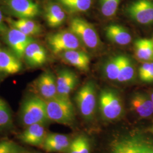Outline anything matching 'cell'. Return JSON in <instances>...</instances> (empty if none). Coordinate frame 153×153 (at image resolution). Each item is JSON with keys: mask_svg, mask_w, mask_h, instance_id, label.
Instances as JSON below:
<instances>
[{"mask_svg": "<svg viewBox=\"0 0 153 153\" xmlns=\"http://www.w3.org/2000/svg\"><path fill=\"white\" fill-rule=\"evenodd\" d=\"M45 101L49 120L64 125H71L73 123L75 112L69 97L57 94L55 97Z\"/></svg>", "mask_w": 153, "mask_h": 153, "instance_id": "6da1fadb", "label": "cell"}, {"mask_svg": "<svg viewBox=\"0 0 153 153\" xmlns=\"http://www.w3.org/2000/svg\"><path fill=\"white\" fill-rule=\"evenodd\" d=\"M20 119L23 125L26 126L47 123L49 119L45 100L35 95L26 99L21 108Z\"/></svg>", "mask_w": 153, "mask_h": 153, "instance_id": "7a4b0ae2", "label": "cell"}, {"mask_svg": "<svg viewBox=\"0 0 153 153\" xmlns=\"http://www.w3.org/2000/svg\"><path fill=\"white\" fill-rule=\"evenodd\" d=\"M69 30L79 40L81 44L92 50L100 47L101 42L98 33L93 25L79 17L72 18L69 24Z\"/></svg>", "mask_w": 153, "mask_h": 153, "instance_id": "3957f363", "label": "cell"}, {"mask_svg": "<svg viewBox=\"0 0 153 153\" xmlns=\"http://www.w3.org/2000/svg\"><path fill=\"white\" fill-rule=\"evenodd\" d=\"M99 104L103 117L108 120L118 119L123 112L121 98L113 89L105 88L101 91L99 97Z\"/></svg>", "mask_w": 153, "mask_h": 153, "instance_id": "277c9868", "label": "cell"}, {"mask_svg": "<svg viewBox=\"0 0 153 153\" xmlns=\"http://www.w3.org/2000/svg\"><path fill=\"white\" fill-rule=\"evenodd\" d=\"M132 21L142 25L153 24V0H131L124 9Z\"/></svg>", "mask_w": 153, "mask_h": 153, "instance_id": "5b68a950", "label": "cell"}, {"mask_svg": "<svg viewBox=\"0 0 153 153\" xmlns=\"http://www.w3.org/2000/svg\"><path fill=\"white\" fill-rule=\"evenodd\" d=\"M47 42L50 49L55 54L79 49L81 44L78 38L70 30L50 33L47 38Z\"/></svg>", "mask_w": 153, "mask_h": 153, "instance_id": "8992f818", "label": "cell"}, {"mask_svg": "<svg viewBox=\"0 0 153 153\" xmlns=\"http://www.w3.org/2000/svg\"><path fill=\"white\" fill-rule=\"evenodd\" d=\"M76 101L82 116L86 120H91L96 107L95 86L92 81L86 82L76 93Z\"/></svg>", "mask_w": 153, "mask_h": 153, "instance_id": "52a82bcc", "label": "cell"}, {"mask_svg": "<svg viewBox=\"0 0 153 153\" xmlns=\"http://www.w3.org/2000/svg\"><path fill=\"white\" fill-rule=\"evenodd\" d=\"M6 9L18 18L33 19L38 16L40 8L33 0H4Z\"/></svg>", "mask_w": 153, "mask_h": 153, "instance_id": "ba28073f", "label": "cell"}, {"mask_svg": "<svg viewBox=\"0 0 153 153\" xmlns=\"http://www.w3.org/2000/svg\"><path fill=\"white\" fill-rule=\"evenodd\" d=\"M5 40L11 52L20 60L23 57L27 47L34 41L32 36H28L13 27L6 29Z\"/></svg>", "mask_w": 153, "mask_h": 153, "instance_id": "9c48e42d", "label": "cell"}, {"mask_svg": "<svg viewBox=\"0 0 153 153\" xmlns=\"http://www.w3.org/2000/svg\"><path fill=\"white\" fill-rule=\"evenodd\" d=\"M35 88L42 98L48 100L57 95L56 78L50 71L42 73L36 81Z\"/></svg>", "mask_w": 153, "mask_h": 153, "instance_id": "30bf717a", "label": "cell"}, {"mask_svg": "<svg viewBox=\"0 0 153 153\" xmlns=\"http://www.w3.org/2000/svg\"><path fill=\"white\" fill-rule=\"evenodd\" d=\"M56 78L57 94L64 97H69L78 81L76 74L68 69L59 71Z\"/></svg>", "mask_w": 153, "mask_h": 153, "instance_id": "8fae6325", "label": "cell"}, {"mask_svg": "<svg viewBox=\"0 0 153 153\" xmlns=\"http://www.w3.org/2000/svg\"><path fill=\"white\" fill-rule=\"evenodd\" d=\"M130 104L132 110L141 117H148L153 114V103L150 96L137 92L131 96Z\"/></svg>", "mask_w": 153, "mask_h": 153, "instance_id": "7c38bea8", "label": "cell"}, {"mask_svg": "<svg viewBox=\"0 0 153 153\" xmlns=\"http://www.w3.org/2000/svg\"><path fill=\"white\" fill-rule=\"evenodd\" d=\"M59 55L61 59L66 63L81 71H88L90 59L86 52L79 49H76L65 51Z\"/></svg>", "mask_w": 153, "mask_h": 153, "instance_id": "4fadbf2b", "label": "cell"}, {"mask_svg": "<svg viewBox=\"0 0 153 153\" xmlns=\"http://www.w3.org/2000/svg\"><path fill=\"white\" fill-rule=\"evenodd\" d=\"M44 124H35L27 126L19 136L22 142L34 146H42L47 136Z\"/></svg>", "mask_w": 153, "mask_h": 153, "instance_id": "5bb4252c", "label": "cell"}, {"mask_svg": "<svg viewBox=\"0 0 153 153\" xmlns=\"http://www.w3.org/2000/svg\"><path fill=\"white\" fill-rule=\"evenodd\" d=\"M23 58L28 65L31 67L40 66L47 61V53L42 45L33 41L26 48Z\"/></svg>", "mask_w": 153, "mask_h": 153, "instance_id": "9a60e30c", "label": "cell"}, {"mask_svg": "<svg viewBox=\"0 0 153 153\" xmlns=\"http://www.w3.org/2000/svg\"><path fill=\"white\" fill-rule=\"evenodd\" d=\"M71 140L67 136L59 133L47 134L42 147L47 152H64L68 150Z\"/></svg>", "mask_w": 153, "mask_h": 153, "instance_id": "2e32d148", "label": "cell"}, {"mask_svg": "<svg viewBox=\"0 0 153 153\" xmlns=\"http://www.w3.org/2000/svg\"><path fill=\"white\" fill-rule=\"evenodd\" d=\"M22 65L20 59L10 50L0 48V71L14 74L21 71Z\"/></svg>", "mask_w": 153, "mask_h": 153, "instance_id": "e0dca14e", "label": "cell"}, {"mask_svg": "<svg viewBox=\"0 0 153 153\" xmlns=\"http://www.w3.org/2000/svg\"><path fill=\"white\" fill-rule=\"evenodd\" d=\"M44 16L48 25L51 27L60 26L66 19L64 9L59 4L49 2L45 7Z\"/></svg>", "mask_w": 153, "mask_h": 153, "instance_id": "ac0fdd59", "label": "cell"}, {"mask_svg": "<svg viewBox=\"0 0 153 153\" xmlns=\"http://www.w3.org/2000/svg\"><path fill=\"white\" fill-rule=\"evenodd\" d=\"M105 36L112 42L119 45H126L131 41V33L127 28L118 24H111L105 28Z\"/></svg>", "mask_w": 153, "mask_h": 153, "instance_id": "d6986e66", "label": "cell"}, {"mask_svg": "<svg viewBox=\"0 0 153 153\" xmlns=\"http://www.w3.org/2000/svg\"><path fill=\"white\" fill-rule=\"evenodd\" d=\"M134 53L141 62H153V40L152 39L140 38L134 43Z\"/></svg>", "mask_w": 153, "mask_h": 153, "instance_id": "ffe728a7", "label": "cell"}, {"mask_svg": "<svg viewBox=\"0 0 153 153\" xmlns=\"http://www.w3.org/2000/svg\"><path fill=\"white\" fill-rule=\"evenodd\" d=\"M7 21L11 27L15 28L30 36L38 35L42 31L40 25L38 23L33 21L32 19L18 18L15 20L8 18Z\"/></svg>", "mask_w": 153, "mask_h": 153, "instance_id": "44dd1931", "label": "cell"}, {"mask_svg": "<svg viewBox=\"0 0 153 153\" xmlns=\"http://www.w3.org/2000/svg\"><path fill=\"white\" fill-rule=\"evenodd\" d=\"M136 76L135 65L131 59L126 55H121L120 66L117 82L127 83L132 81Z\"/></svg>", "mask_w": 153, "mask_h": 153, "instance_id": "7402d4cb", "label": "cell"}, {"mask_svg": "<svg viewBox=\"0 0 153 153\" xmlns=\"http://www.w3.org/2000/svg\"><path fill=\"white\" fill-rule=\"evenodd\" d=\"M65 10L71 14L85 13L90 9L93 0H56Z\"/></svg>", "mask_w": 153, "mask_h": 153, "instance_id": "603a6c76", "label": "cell"}, {"mask_svg": "<svg viewBox=\"0 0 153 153\" xmlns=\"http://www.w3.org/2000/svg\"><path fill=\"white\" fill-rule=\"evenodd\" d=\"M121 55H116L108 59L103 67L104 76L110 81H117L120 66Z\"/></svg>", "mask_w": 153, "mask_h": 153, "instance_id": "cb8c5ba5", "label": "cell"}, {"mask_svg": "<svg viewBox=\"0 0 153 153\" xmlns=\"http://www.w3.org/2000/svg\"><path fill=\"white\" fill-rule=\"evenodd\" d=\"M121 0H99V10L103 16L111 18L115 16Z\"/></svg>", "mask_w": 153, "mask_h": 153, "instance_id": "d4e9b609", "label": "cell"}, {"mask_svg": "<svg viewBox=\"0 0 153 153\" xmlns=\"http://www.w3.org/2000/svg\"><path fill=\"white\" fill-rule=\"evenodd\" d=\"M90 143L87 137L79 136L71 142L68 153H90Z\"/></svg>", "mask_w": 153, "mask_h": 153, "instance_id": "484cf974", "label": "cell"}, {"mask_svg": "<svg viewBox=\"0 0 153 153\" xmlns=\"http://www.w3.org/2000/svg\"><path fill=\"white\" fill-rule=\"evenodd\" d=\"M12 124L10 109L5 102L0 98V128H8Z\"/></svg>", "mask_w": 153, "mask_h": 153, "instance_id": "4316f807", "label": "cell"}, {"mask_svg": "<svg viewBox=\"0 0 153 153\" xmlns=\"http://www.w3.org/2000/svg\"><path fill=\"white\" fill-rule=\"evenodd\" d=\"M138 75L142 82H153V62H143L139 68Z\"/></svg>", "mask_w": 153, "mask_h": 153, "instance_id": "83f0119b", "label": "cell"}, {"mask_svg": "<svg viewBox=\"0 0 153 153\" xmlns=\"http://www.w3.org/2000/svg\"><path fill=\"white\" fill-rule=\"evenodd\" d=\"M0 153H29L27 150L10 141L0 142Z\"/></svg>", "mask_w": 153, "mask_h": 153, "instance_id": "f1b7e54d", "label": "cell"}, {"mask_svg": "<svg viewBox=\"0 0 153 153\" xmlns=\"http://www.w3.org/2000/svg\"><path fill=\"white\" fill-rule=\"evenodd\" d=\"M6 29L7 28L4 23L3 14H2L1 10L0 9V34H2L3 33H5Z\"/></svg>", "mask_w": 153, "mask_h": 153, "instance_id": "f546056e", "label": "cell"}, {"mask_svg": "<svg viewBox=\"0 0 153 153\" xmlns=\"http://www.w3.org/2000/svg\"><path fill=\"white\" fill-rule=\"evenodd\" d=\"M150 99H151V100H152V102H153V90L150 93Z\"/></svg>", "mask_w": 153, "mask_h": 153, "instance_id": "4dcf8cb0", "label": "cell"}, {"mask_svg": "<svg viewBox=\"0 0 153 153\" xmlns=\"http://www.w3.org/2000/svg\"><path fill=\"white\" fill-rule=\"evenodd\" d=\"M152 39H153V38H152Z\"/></svg>", "mask_w": 153, "mask_h": 153, "instance_id": "1f68e13d", "label": "cell"}, {"mask_svg": "<svg viewBox=\"0 0 153 153\" xmlns=\"http://www.w3.org/2000/svg\"></svg>", "mask_w": 153, "mask_h": 153, "instance_id": "d6a6232c", "label": "cell"}]
</instances>
